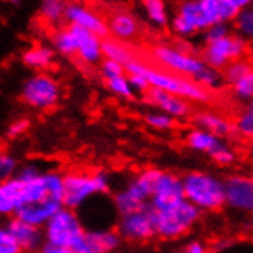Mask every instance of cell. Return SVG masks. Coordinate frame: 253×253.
I'll list each match as a JSON object with an SVG mask.
<instances>
[{
  "label": "cell",
  "instance_id": "cell-1",
  "mask_svg": "<svg viewBox=\"0 0 253 253\" xmlns=\"http://www.w3.org/2000/svg\"><path fill=\"white\" fill-rule=\"evenodd\" d=\"M125 72L127 76L130 74H141L146 77V80L151 84V87L160 89V91H165L168 94L176 95L186 101L192 103H211L212 101V92L206 91L201 86H198L192 79L183 77V76H176L169 71L160 69L149 66L143 63L141 60L135 57L133 60H130L125 66Z\"/></svg>",
  "mask_w": 253,
  "mask_h": 253
},
{
  "label": "cell",
  "instance_id": "cell-2",
  "mask_svg": "<svg viewBox=\"0 0 253 253\" xmlns=\"http://www.w3.org/2000/svg\"><path fill=\"white\" fill-rule=\"evenodd\" d=\"M184 200L201 212H219L226 207L224 181L207 172L193 170L181 176Z\"/></svg>",
  "mask_w": 253,
  "mask_h": 253
},
{
  "label": "cell",
  "instance_id": "cell-3",
  "mask_svg": "<svg viewBox=\"0 0 253 253\" xmlns=\"http://www.w3.org/2000/svg\"><path fill=\"white\" fill-rule=\"evenodd\" d=\"M203 212L183 200L166 209L155 212V236L165 241L180 240L198 224Z\"/></svg>",
  "mask_w": 253,
  "mask_h": 253
},
{
  "label": "cell",
  "instance_id": "cell-4",
  "mask_svg": "<svg viewBox=\"0 0 253 253\" xmlns=\"http://www.w3.org/2000/svg\"><path fill=\"white\" fill-rule=\"evenodd\" d=\"M63 207L76 211L89 198L109 192V176L103 170L69 172L63 175Z\"/></svg>",
  "mask_w": 253,
  "mask_h": 253
},
{
  "label": "cell",
  "instance_id": "cell-5",
  "mask_svg": "<svg viewBox=\"0 0 253 253\" xmlns=\"http://www.w3.org/2000/svg\"><path fill=\"white\" fill-rule=\"evenodd\" d=\"M160 172L161 170L155 168L143 169L125 189L117 192L114 195V206L117 213L127 215L149 204Z\"/></svg>",
  "mask_w": 253,
  "mask_h": 253
},
{
  "label": "cell",
  "instance_id": "cell-6",
  "mask_svg": "<svg viewBox=\"0 0 253 253\" xmlns=\"http://www.w3.org/2000/svg\"><path fill=\"white\" fill-rule=\"evenodd\" d=\"M20 97L29 108L48 111L55 108L60 101L62 86L49 72H34L23 82Z\"/></svg>",
  "mask_w": 253,
  "mask_h": 253
},
{
  "label": "cell",
  "instance_id": "cell-7",
  "mask_svg": "<svg viewBox=\"0 0 253 253\" xmlns=\"http://www.w3.org/2000/svg\"><path fill=\"white\" fill-rule=\"evenodd\" d=\"M44 243L69 250L79 244L84 236V227L76 211L62 207L43 226Z\"/></svg>",
  "mask_w": 253,
  "mask_h": 253
},
{
  "label": "cell",
  "instance_id": "cell-8",
  "mask_svg": "<svg viewBox=\"0 0 253 253\" xmlns=\"http://www.w3.org/2000/svg\"><path fill=\"white\" fill-rule=\"evenodd\" d=\"M151 55L161 68H165V71L187 79H193L206 66L200 55L187 51L186 48L168 43L155 44L151 51Z\"/></svg>",
  "mask_w": 253,
  "mask_h": 253
},
{
  "label": "cell",
  "instance_id": "cell-9",
  "mask_svg": "<svg viewBox=\"0 0 253 253\" xmlns=\"http://www.w3.org/2000/svg\"><path fill=\"white\" fill-rule=\"evenodd\" d=\"M247 54H249V42L232 31L226 37L204 44L200 58L206 66L221 72L232 62L247 58Z\"/></svg>",
  "mask_w": 253,
  "mask_h": 253
},
{
  "label": "cell",
  "instance_id": "cell-10",
  "mask_svg": "<svg viewBox=\"0 0 253 253\" xmlns=\"http://www.w3.org/2000/svg\"><path fill=\"white\" fill-rule=\"evenodd\" d=\"M117 233L127 243H147L155 238V212L151 204L120 216Z\"/></svg>",
  "mask_w": 253,
  "mask_h": 253
},
{
  "label": "cell",
  "instance_id": "cell-11",
  "mask_svg": "<svg viewBox=\"0 0 253 253\" xmlns=\"http://www.w3.org/2000/svg\"><path fill=\"white\" fill-rule=\"evenodd\" d=\"M183 200H184V192H183L181 176L173 172L161 170L154 186L152 197L149 200V204H151L154 212L163 211Z\"/></svg>",
  "mask_w": 253,
  "mask_h": 253
},
{
  "label": "cell",
  "instance_id": "cell-12",
  "mask_svg": "<svg viewBox=\"0 0 253 253\" xmlns=\"http://www.w3.org/2000/svg\"><path fill=\"white\" fill-rule=\"evenodd\" d=\"M224 181V198L226 206L240 212H252L253 209V181L243 173L227 176Z\"/></svg>",
  "mask_w": 253,
  "mask_h": 253
},
{
  "label": "cell",
  "instance_id": "cell-13",
  "mask_svg": "<svg viewBox=\"0 0 253 253\" xmlns=\"http://www.w3.org/2000/svg\"><path fill=\"white\" fill-rule=\"evenodd\" d=\"M195 8L203 31L219 23L230 25L240 11L230 0H195Z\"/></svg>",
  "mask_w": 253,
  "mask_h": 253
},
{
  "label": "cell",
  "instance_id": "cell-14",
  "mask_svg": "<svg viewBox=\"0 0 253 253\" xmlns=\"http://www.w3.org/2000/svg\"><path fill=\"white\" fill-rule=\"evenodd\" d=\"M65 20L69 25H76L83 29H87L101 39L108 37L106 20L101 19L91 8H87L77 2H69L65 9Z\"/></svg>",
  "mask_w": 253,
  "mask_h": 253
},
{
  "label": "cell",
  "instance_id": "cell-15",
  "mask_svg": "<svg viewBox=\"0 0 253 253\" xmlns=\"http://www.w3.org/2000/svg\"><path fill=\"white\" fill-rule=\"evenodd\" d=\"M144 97L149 105L154 106L157 111L175 118V120H184L192 114V105L189 101L165 91H160V89L151 87L144 94Z\"/></svg>",
  "mask_w": 253,
  "mask_h": 253
},
{
  "label": "cell",
  "instance_id": "cell-16",
  "mask_svg": "<svg viewBox=\"0 0 253 253\" xmlns=\"http://www.w3.org/2000/svg\"><path fill=\"white\" fill-rule=\"evenodd\" d=\"M63 207V203L58 200H43L37 203H28L22 204L19 209L16 211L17 219L26 222V224H31L36 227L43 229V226Z\"/></svg>",
  "mask_w": 253,
  "mask_h": 253
},
{
  "label": "cell",
  "instance_id": "cell-17",
  "mask_svg": "<svg viewBox=\"0 0 253 253\" xmlns=\"http://www.w3.org/2000/svg\"><path fill=\"white\" fill-rule=\"evenodd\" d=\"M71 31L77 40V58L82 60L84 65L94 66L103 60L101 54V42L103 39L97 34L83 29L76 25H69Z\"/></svg>",
  "mask_w": 253,
  "mask_h": 253
},
{
  "label": "cell",
  "instance_id": "cell-18",
  "mask_svg": "<svg viewBox=\"0 0 253 253\" xmlns=\"http://www.w3.org/2000/svg\"><path fill=\"white\" fill-rule=\"evenodd\" d=\"M108 36L122 43L132 42L140 36V20L129 11H115L106 22Z\"/></svg>",
  "mask_w": 253,
  "mask_h": 253
},
{
  "label": "cell",
  "instance_id": "cell-19",
  "mask_svg": "<svg viewBox=\"0 0 253 253\" xmlns=\"http://www.w3.org/2000/svg\"><path fill=\"white\" fill-rule=\"evenodd\" d=\"M6 229L16 238V241L19 243L23 253H36L44 244L43 229L26 224V222L17 219L16 216H12L8 221Z\"/></svg>",
  "mask_w": 253,
  "mask_h": 253
},
{
  "label": "cell",
  "instance_id": "cell-20",
  "mask_svg": "<svg viewBox=\"0 0 253 253\" xmlns=\"http://www.w3.org/2000/svg\"><path fill=\"white\" fill-rule=\"evenodd\" d=\"M197 127L215 135L219 140H227L235 135V126L227 117L213 111H201L193 117Z\"/></svg>",
  "mask_w": 253,
  "mask_h": 253
},
{
  "label": "cell",
  "instance_id": "cell-21",
  "mask_svg": "<svg viewBox=\"0 0 253 253\" xmlns=\"http://www.w3.org/2000/svg\"><path fill=\"white\" fill-rule=\"evenodd\" d=\"M23 184L16 176L0 183V216L12 218L16 211L22 206Z\"/></svg>",
  "mask_w": 253,
  "mask_h": 253
},
{
  "label": "cell",
  "instance_id": "cell-22",
  "mask_svg": "<svg viewBox=\"0 0 253 253\" xmlns=\"http://www.w3.org/2000/svg\"><path fill=\"white\" fill-rule=\"evenodd\" d=\"M55 51L46 44H36L22 52V63L36 72H46L55 62Z\"/></svg>",
  "mask_w": 253,
  "mask_h": 253
},
{
  "label": "cell",
  "instance_id": "cell-23",
  "mask_svg": "<svg viewBox=\"0 0 253 253\" xmlns=\"http://www.w3.org/2000/svg\"><path fill=\"white\" fill-rule=\"evenodd\" d=\"M84 241L97 253H114L123 240L117 230H84Z\"/></svg>",
  "mask_w": 253,
  "mask_h": 253
},
{
  "label": "cell",
  "instance_id": "cell-24",
  "mask_svg": "<svg viewBox=\"0 0 253 253\" xmlns=\"http://www.w3.org/2000/svg\"><path fill=\"white\" fill-rule=\"evenodd\" d=\"M222 141L224 140H219L215 135H212V133L206 132L200 127H193L186 135L187 147L192 149L193 152H200L206 155H211Z\"/></svg>",
  "mask_w": 253,
  "mask_h": 253
},
{
  "label": "cell",
  "instance_id": "cell-25",
  "mask_svg": "<svg viewBox=\"0 0 253 253\" xmlns=\"http://www.w3.org/2000/svg\"><path fill=\"white\" fill-rule=\"evenodd\" d=\"M101 54H103V58H108V60L117 62V63H120L123 66H126L130 60L135 58V55H133L130 48H127L125 43L114 40L111 37L103 39V42H101Z\"/></svg>",
  "mask_w": 253,
  "mask_h": 253
},
{
  "label": "cell",
  "instance_id": "cell-26",
  "mask_svg": "<svg viewBox=\"0 0 253 253\" xmlns=\"http://www.w3.org/2000/svg\"><path fill=\"white\" fill-rule=\"evenodd\" d=\"M52 49L55 54L65 58L77 57V40L74 37L71 28H62L52 36Z\"/></svg>",
  "mask_w": 253,
  "mask_h": 253
},
{
  "label": "cell",
  "instance_id": "cell-27",
  "mask_svg": "<svg viewBox=\"0 0 253 253\" xmlns=\"http://www.w3.org/2000/svg\"><path fill=\"white\" fill-rule=\"evenodd\" d=\"M147 20L155 28H166L169 25V9L165 0H141Z\"/></svg>",
  "mask_w": 253,
  "mask_h": 253
},
{
  "label": "cell",
  "instance_id": "cell-28",
  "mask_svg": "<svg viewBox=\"0 0 253 253\" xmlns=\"http://www.w3.org/2000/svg\"><path fill=\"white\" fill-rule=\"evenodd\" d=\"M68 2L66 0H42L40 2V17L49 23V25H58L65 20V9Z\"/></svg>",
  "mask_w": 253,
  "mask_h": 253
},
{
  "label": "cell",
  "instance_id": "cell-29",
  "mask_svg": "<svg viewBox=\"0 0 253 253\" xmlns=\"http://www.w3.org/2000/svg\"><path fill=\"white\" fill-rule=\"evenodd\" d=\"M252 72H253V69H252V63L249 58H241V60H236V62H232L230 65H227L221 71V76H222V82L232 86L235 82H238L240 79L246 77L247 74H252Z\"/></svg>",
  "mask_w": 253,
  "mask_h": 253
},
{
  "label": "cell",
  "instance_id": "cell-30",
  "mask_svg": "<svg viewBox=\"0 0 253 253\" xmlns=\"http://www.w3.org/2000/svg\"><path fill=\"white\" fill-rule=\"evenodd\" d=\"M192 80L195 82L198 86H201L203 89H206V91H209V92L218 91V89H221L222 84H224L221 72L216 71V69H212L209 66H204Z\"/></svg>",
  "mask_w": 253,
  "mask_h": 253
},
{
  "label": "cell",
  "instance_id": "cell-31",
  "mask_svg": "<svg viewBox=\"0 0 253 253\" xmlns=\"http://www.w3.org/2000/svg\"><path fill=\"white\" fill-rule=\"evenodd\" d=\"M232 26L235 29V34L241 36L243 39L250 42L253 37V9L244 8L238 11L232 22Z\"/></svg>",
  "mask_w": 253,
  "mask_h": 253
},
{
  "label": "cell",
  "instance_id": "cell-32",
  "mask_svg": "<svg viewBox=\"0 0 253 253\" xmlns=\"http://www.w3.org/2000/svg\"><path fill=\"white\" fill-rule=\"evenodd\" d=\"M235 126V135L241 137L243 140H250L253 137V106L249 103L247 106L240 112L233 122Z\"/></svg>",
  "mask_w": 253,
  "mask_h": 253
},
{
  "label": "cell",
  "instance_id": "cell-33",
  "mask_svg": "<svg viewBox=\"0 0 253 253\" xmlns=\"http://www.w3.org/2000/svg\"><path fill=\"white\" fill-rule=\"evenodd\" d=\"M144 122L147 126H151L155 130H161V132H168L176 127V120L166 114H163L160 111H151L144 114Z\"/></svg>",
  "mask_w": 253,
  "mask_h": 253
},
{
  "label": "cell",
  "instance_id": "cell-34",
  "mask_svg": "<svg viewBox=\"0 0 253 253\" xmlns=\"http://www.w3.org/2000/svg\"><path fill=\"white\" fill-rule=\"evenodd\" d=\"M230 87L236 100L243 103H250V100L253 98V72L235 82Z\"/></svg>",
  "mask_w": 253,
  "mask_h": 253
},
{
  "label": "cell",
  "instance_id": "cell-35",
  "mask_svg": "<svg viewBox=\"0 0 253 253\" xmlns=\"http://www.w3.org/2000/svg\"><path fill=\"white\" fill-rule=\"evenodd\" d=\"M106 87L109 89V92H112L114 95L117 97H120V98H133V91H132V87L129 84V79L126 74H123V76L120 77H115V79H111L106 82Z\"/></svg>",
  "mask_w": 253,
  "mask_h": 253
},
{
  "label": "cell",
  "instance_id": "cell-36",
  "mask_svg": "<svg viewBox=\"0 0 253 253\" xmlns=\"http://www.w3.org/2000/svg\"><path fill=\"white\" fill-rule=\"evenodd\" d=\"M19 170V163L9 152L0 149V183L16 176Z\"/></svg>",
  "mask_w": 253,
  "mask_h": 253
},
{
  "label": "cell",
  "instance_id": "cell-37",
  "mask_svg": "<svg viewBox=\"0 0 253 253\" xmlns=\"http://www.w3.org/2000/svg\"><path fill=\"white\" fill-rule=\"evenodd\" d=\"M209 157L216 163L218 166H232L236 161V152L226 141H222Z\"/></svg>",
  "mask_w": 253,
  "mask_h": 253
},
{
  "label": "cell",
  "instance_id": "cell-38",
  "mask_svg": "<svg viewBox=\"0 0 253 253\" xmlns=\"http://www.w3.org/2000/svg\"><path fill=\"white\" fill-rule=\"evenodd\" d=\"M98 65H100V74H101V77L105 82H108L111 79H115V77H120V76H123V74H126L123 65L112 62V60H108V58H103Z\"/></svg>",
  "mask_w": 253,
  "mask_h": 253
},
{
  "label": "cell",
  "instance_id": "cell-39",
  "mask_svg": "<svg viewBox=\"0 0 253 253\" xmlns=\"http://www.w3.org/2000/svg\"><path fill=\"white\" fill-rule=\"evenodd\" d=\"M232 33V26L226 25V23H219V25H213L211 28H207L203 31V43H212L216 42L222 37H226Z\"/></svg>",
  "mask_w": 253,
  "mask_h": 253
},
{
  "label": "cell",
  "instance_id": "cell-40",
  "mask_svg": "<svg viewBox=\"0 0 253 253\" xmlns=\"http://www.w3.org/2000/svg\"><path fill=\"white\" fill-rule=\"evenodd\" d=\"M0 253H23L16 238L11 235L6 226L0 227Z\"/></svg>",
  "mask_w": 253,
  "mask_h": 253
},
{
  "label": "cell",
  "instance_id": "cell-41",
  "mask_svg": "<svg viewBox=\"0 0 253 253\" xmlns=\"http://www.w3.org/2000/svg\"><path fill=\"white\" fill-rule=\"evenodd\" d=\"M126 76H127V74H126ZM127 79H129V84L132 87L133 94L144 95L149 89H151V84H149L146 77L141 76V74H130V76H127Z\"/></svg>",
  "mask_w": 253,
  "mask_h": 253
},
{
  "label": "cell",
  "instance_id": "cell-42",
  "mask_svg": "<svg viewBox=\"0 0 253 253\" xmlns=\"http://www.w3.org/2000/svg\"><path fill=\"white\" fill-rule=\"evenodd\" d=\"M29 126H31V123H29L28 118H17V120H14L9 125V127H8V137L19 138V137L25 135V133L29 130Z\"/></svg>",
  "mask_w": 253,
  "mask_h": 253
},
{
  "label": "cell",
  "instance_id": "cell-43",
  "mask_svg": "<svg viewBox=\"0 0 253 253\" xmlns=\"http://www.w3.org/2000/svg\"><path fill=\"white\" fill-rule=\"evenodd\" d=\"M40 173H42V172L39 170V168H37L36 165H25V166H22V168L17 170L16 178H19L20 181L26 183V181L34 180V178L39 176Z\"/></svg>",
  "mask_w": 253,
  "mask_h": 253
},
{
  "label": "cell",
  "instance_id": "cell-44",
  "mask_svg": "<svg viewBox=\"0 0 253 253\" xmlns=\"http://www.w3.org/2000/svg\"><path fill=\"white\" fill-rule=\"evenodd\" d=\"M181 253H209V247H207L201 240H193L186 244V247L181 250Z\"/></svg>",
  "mask_w": 253,
  "mask_h": 253
},
{
  "label": "cell",
  "instance_id": "cell-45",
  "mask_svg": "<svg viewBox=\"0 0 253 253\" xmlns=\"http://www.w3.org/2000/svg\"><path fill=\"white\" fill-rule=\"evenodd\" d=\"M68 253H97V252L84 241V236H83V240H82L79 244H76L74 247H71V249L68 250Z\"/></svg>",
  "mask_w": 253,
  "mask_h": 253
},
{
  "label": "cell",
  "instance_id": "cell-46",
  "mask_svg": "<svg viewBox=\"0 0 253 253\" xmlns=\"http://www.w3.org/2000/svg\"><path fill=\"white\" fill-rule=\"evenodd\" d=\"M36 253H68L66 249H62V247H55V246H51L48 243H44Z\"/></svg>",
  "mask_w": 253,
  "mask_h": 253
},
{
  "label": "cell",
  "instance_id": "cell-47",
  "mask_svg": "<svg viewBox=\"0 0 253 253\" xmlns=\"http://www.w3.org/2000/svg\"><path fill=\"white\" fill-rule=\"evenodd\" d=\"M230 2L238 8V9H244V8H250L253 0H230Z\"/></svg>",
  "mask_w": 253,
  "mask_h": 253
},
{
  "label": "cell",
  "instance_id": "cell-48",
  "mask_svg": "<svg viewBox=\"0 0 253 253\" xmlns=\"http://www.w3.org/2000/svg\"><path fill=\"white\" fill-rule=\"evenodd\" d=\"M2 2H11L12 5H19L20 0H2Z\"/></svg>",
  "mask_w": 253,
  "mask_h": 253
},
{
  "label": "cell",
  "instance_id": "cell-49",
  "mask_svg": "<svg viewBox=\"0 0 253 253\" xmlns=\"http://www.w3.org/2000/svg\"><path fill=\"white\" fill-rule=\"evenodd\" d=\"M176 253H181V250H180V252H176Z\"/></svg>",
  "mask_w": 253,
  "mask_h": 253
}]
</instances>
